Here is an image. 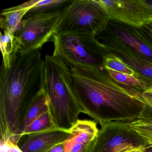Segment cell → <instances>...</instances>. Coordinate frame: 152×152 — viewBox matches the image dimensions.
Returning a JSON list of instances; mask_svg holds the SVG:
<instances>
[{
  "label": "cell",
  "instance_id": "obj_29",
  "mask_svg": "<svg viewBox=\"0 0 152 152\" xmlns=\"http://www.w3.org/2000/svg\"><path fill=\"white\" fill-rule=\"evenodd\" d=\"M148 2L150 4V6L152 8V1H148Z\"/></svg>",
  "mask_w": 152,
  "mask_h": 152
},
{
  "label": "cell",
  "instance_id": "obj_22",
  "mask_svg": "<svg viewBox=\"0 0 152 152\" xmlns=\"http://www.w3.org/2000/svg\"><path fill=\"white\" fill-rule=\"evenodd\" d=\"M142 99L146 104L152 109V89L145 91L142 94Z\"/></svg>",
  "mask_w": 152,
  "mask_h": 152
},
{
  "label": "cell",
  "instance_id": "obj_25",
  "mask_svg": "<svg viewBox=\"0 0 152 152\" xmlns=\"http://www.w3.org/2000/svg\"><path fill=\"white\" fill-rule=\"evenodd\" d=\"M143 28L145 32L148 34L152 41V25L147 26Z\"/></svg>",
  "mask_w": 152,
  "mask_h": 152
},
{
  "label": "cell",
  "instance_id": "obj_18",
  "mask_svg": "<svg viewBox=\"0 0 152 152\" xmlns=\"http://www.w3.org/2000/svg\"><path fill=\"white\" fill-rule=\"evenodd\" d=\"M71 1L66 0H31L16 7L20 9H28L27 14H31L60 10L58 8L66 6Z\"/></svg>",
  "mask_w": 152,
  "mask_h": 152
},
{
  "label": "cell",
  "instance_id": "obj_7",
  "mask_svg": "<svg viewBox=\"0 0 152 152\" xmlns=\"http://www.w3.org/2000/svg\"><path fill=\"white\" fill-rule=\"evenodd\" d=\"M131 121H115L101 125L92 141L91 152H123L148 145L132 128Z\"/></svg>",
  "mask_w": 152,
  "mask_h": 152
},
{
  "label": "cell",
  "instance_id": "obj_23",
  "mask_svg": "<svg viewBox=\"0 0 152 152\" xmlns=\"http://www.w3.org/2000/svg\"><path fill=\"white\" fill-rule=\"evenodd\" d=\"M0 152H12L10 146V140H1Z\"/></svg>",
  "mask_w": 152,
  "mask_h": 152
},
{
  "label": "cell",
  "instance_id": "obj_12",
  "mask_svg": "<svg viewBox=\"0 0 152 152\" xmlns=\"http://www.w3.org/2000/svg\"><path fill=\"white\" fill-rule=\"evenodd\" d=\"M48 97L42 87L28 107L17 133L11 142L18 145L26 129L36 119L48 112Z\"/></svg>",
  "mask_w": 152,
  "mask_h": 152
},
{
  "label": "cell",
  "instance_id": "obj_19",
  "mask_svg": "<svg viewBox=\"0 0 152 152\" xmlns=\"http://www.w3.org/2000/svg\"><path fill=\"white\" fill-rule=\"evenodd\" d=\"M102 67L105 70L110 69L118 72L141 78L121 58L113 53H107L103 57Z\"/></svg>",
  "mask_w": 152,
  "mask_h": 152
},
{
  "label": "cell",
  "instance_id": "obj_21",
  "mask_svg": "<svg viewBox=\"0 0 152 152\" xmlns=\"http://www.w3.org/2000/svg\"><path fill=\"white\" fill-rule=\"evenodd\" d=\"M92 142V141L84 144L74 145L71 148L70 152H91Z\"/></svg>",
  "mask_w": 152,
  "mask_h": 152
},
{
  "label": "cell",
  "instance_id": "obj_6",
  "mask_svg": "<svg viewBox=\"0 0 152 152\" xmlns=\"http://www.w3.org/2000/svg\"><path fill=\"white\" fill-rule=\"evenodd\" d=\"M64 9V8H63ZM26 14L15 34L22 53L41 50L51 41L63 14V10Z\"/></svg>",
  "mask_w": 152,
  "mask_h": 152
},
{
  "label": "cell",
  "instance_id": "obj_1",
  "mask_svg": "<svg viewBox=\"0 0 152 152\" xmlns=\"http://www.w3.org/2000/svg\"><path fill=\"white\" fill-rule=\"evenodd\" d=\"M70 68L80 104L85 114L100 125L133 121L145 109L141 92L116 82L102 66Z\"/></svg>",
  "mask_w": 152,
  "mask_h": 152
},
{
  "label": "cell",
  "instance_id": "obj_5",
  "mask_svg": "<svg viewBox=\"0 0 152 152\" xmlns=\"http://www.w3.org/2000/svg\"><path fill=\"white\" fill-rule=\"evenodd\" d=\"M110 21L104 10L96 0H74L63 9L55 34L83 31L99 36Z\"/></svg>",
  "mask_w": 152,
  "mask_h": 152
},
{
  "label": "cell",
  "instance_id": "obj_20",
  "mask_svg": "<svg viewBox=\"0 0 152 152\" xmlns=\"http://www.w3.org/2000/svg\"><path fill=\"white\" fill-rule=\"evenodd\" d=\"M56 129L58 128L53 123L50 114L48 112L34 121L22 134V138L27 135L44 132Z\"/></svg>",
  "mask_w": 152,
  "mask_h": 152
},
{
  "label": "cell",
  "instance_id": "obj_27",
  "mask_svg": "<svg viewBox=\"0 0 152 152\" xmlns=\"http://www.w3.org/2000/svg\"><path fill=\"white\" fill-rule=\"evenodd\" d=\"M10 146H11V150L12 152H23L20 149L18 145L14 144L13 142L10 141Z\"/></svg>",
  "mask_w": 152,
  "mask_h": 152
},
{
  "label": "cell",
  "instance_id": "obj_11",
  "mask_svg": "<svg viewBox=\"0 0 152 152\" xmlns=\"http://www.w3.org/2000/svg\"><path fill=\"white\" fill-rule=\"evenodd\" d=\"M69 135V131L55 129L25 136L27 137L18 146L23 152H47L55 146L65 142Z\"/></svg>",
  "mask_w": 152,
  "mask_h": 152
},
{
  "label": "cell",
  "instance_id": "obj_26",
  "mask_svg": "<svg viewBox=\"0 0 152 152\" xmlns=\"http://www.w3.org/2000/svg\"><path fill=\"white\" fill-rule=\"evenodd\" d=\"M146 147H140L138 148H132L123 152H144Z\"/></svg>",
  "mask_w": 152,
  "mask_h": 152
},
{
  "label": "cell",
  "instance_id": "obj_15",
  "mask_svg": "<svg viewBox=\"0 0 152 152\" xmlns=\"http://www.w3.org/2000/svg\"><path fill=\"white\" fill-rule=\"evenodd\" d=\"M28 9L13 7L2 10L0 20L1 28L15 34L20 28L21 23L29 11Z\"/></svg>",
  "mask_w": 152,
  "mask_h": 152
},
{
  "label": "cell",
  "instance_id": "obj_14",
  "mask_svg": "<svg viewBox=\"0 0 152 152\" xmlns=\"http://www.w3.org/2000/svg\"><path fill=\"white\" fill-rule=\"evenodd\" d=\"M1 49L3 61L1 66L5 69H8L12 60L20 51V45L17 36L7 31L1 33Z\"/></svg>",
  "mask_w": 152,
  "mask_h": 152
},
{
  "label": "cell",
  "instance_id": "obj_4",
  "mask_svg": "<svg viewBox=\"0 0 152 152\" xmlns=\"http://www.w3.org/2000/svg\"><path fill=\"white\" fill-rule=\"evenodd\" d=\"M96 37L89 33L75 31L54 34L51 42L54 50L69 67L102 66L105 53Z\"/></svg>",
  "mask_w": 152,
  "mask_h": 152
},
{
  "label": "cell",
  "instance_id": "obj_8",
  "mask_svg": "<svg viewBox=\"0 0 152 152\" xmlns=\"http://www.w3.org/2000/svg\"><path fill=\"white\" fill-rule=\"evenodd\" d=\"M110 21L142 28L152 25V8L146 0H98Z\"/></svg>",
  "mask_w": 152,
  "mask_h": 152
},
{
  "label": "cell",
  "instance_id": "obj_16",
  "mask_svg": "<svg viewBox=\"0 0 152 152\" xmlns=\"http://www.w3.org/2000/svg\"><path fill=\"white\" fill-rule=\"evenodd\" d=\"M132 129L152 146V109L147 105L142 114L130 123Z\"/></svg>",
  "mask_w": 152,
  "mask_h": 152
},
{
  "label": "cell",
  "instance_id": "obj_28",
  "mask_svg": "<svg viewBox=\"0 0 152 152\" xmlns=\"http://www.w3.org/2000/svg\"><path fill=\"white\" fill-rule=\"evenodd\" d=\"M144 152H152V146L148 145L144 149Z\"/></svg>",
  "mask_w": 152,
  "mask_h": 152
},
{
  "label": "cell",
  "instance_id": "obj_10",
  "mask_svg": "<svg viewBox=\"0 0 152 152\" xmlns=\"http://www.w3.org/2000/svg\"><path fill=\"white\" fill-rule=\"evenodd\" d=\"M109 21L104 32L113 36L121 42L152 61V41L143 28L129 26L115 21Z\"/></svg>",
  "mask_w": 152,
  "mask_h": 152
},
{
  "label": "cell",
  "instance_id": "obj_30",
  "mask_svg": "<svg viewBox=\"0 0 152 152\" xmlns=\"http://www.w3.org/2000/svg\"></svg>",
  "mask_w": 152,
  "mask_h": 152
},
{
  "label": "cell",
  "instance_id": "obj_17",
  "mask_svg": "<svg viewBox=\"0 0 152 152\" xmlns=\"http://www.w3.org/2000/svg\"><path fill=\"white\" fill-rule=\"evenodd\" d=\"M109 76L116 82L124 86L132 87L143 94L152 88V82L142 78L115 72L110 69H104Z\"/></svg>",
  "mask_w": 152,
  "mask_h": 152
},
{
  "label": "cell",
  "instance_id": "obj_3",
  "mask_svg": "<svg viewBox=\"0 0 152 152\" xmlns=\"http://www.w3.org/2000/svg\"><path fill=\"white\" fill-rule=\"evenodd\" d=\"M43 88L53 123L58 129L69 131L85 112L77 98L71 68L55 50L45 56Z\"/></svg>",
  "mask_w": 152,
  "mask_h": 152
},
{
  "label": "cell",
  "instance_id": "obj_13",
  "mask_svg": "<svg viewBox=\"0 0 152 152\" xmlns=\"http://www.w3.org/2000/svg\"><path fill=\"white\" fill-rule=\"evenodd\" d=\"M98 131L96 122L95 121L79 120L70 129V135L64 142L65 145V152H70L74 145L93 141Z\"/></svg>",
  "mask_w": 152,
  "mask_h": 152
},
{
  "label": "cell",
  "instance_id": "obj_2",
  "mask_svg": "<svg viewBox=\"0 0 152 152\" xmlns=\"http://www.w3.org/2000/svg\"><path fill=\"white\" fill-rule=\"evenodd\" d=\"M44 60L40 50L18 52L0 73L1 140L12 141L32 100L43 87Z\"/></svg>",
  "mask_w": 152,
  "mask_h": 152
},
{
  "label": "cell",
  "instance_id": "obj_9",
  "mask_svg": "<svg viewBox=\"0 0 152 152\" xmlns=\"http://www.w3.org/2000/svg\"><path fill=\"white\" fill-rule=\"evenodd\" d=\"M105 54L113 53L121 58L141 78L152 82V61L110 34L99 35Z\"/></svg>",
  "mask_w": 152,
  "mask_h": 152
},
{
  "label": "cell",
  "instance_id": "obj_24",
  "mask_svg": "<svg viewBox=\"0 0 152 152\" xmlns=\"http://www.w3.org/2000/svg\"><path fill=\"white\" fill-rule=\"evenodd\" d=\"M47 152H65V145L64 142L55 146Z\"/></svg>",
  "mask_w": 152,
  "mask_h": 152
}]
</instances>
